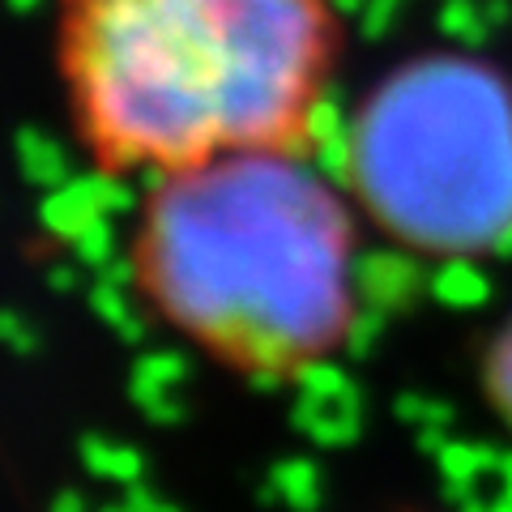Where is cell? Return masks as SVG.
<instances>
[{
  "instance_id": "1",
  "label": "cell",
  "mask_w": 512,
  "mask_h": 512,
  "mask_svg": "<svg viewBox=\"0 0 512 512\" xmlns=\"http://www.w3.org/2000/svg\"><path fill=\"white\" fill-rule=\"evenodd\" d=\"M333 0H56L73 146L124 180L252 150L308 154L342 56Z\"/></svg>"
},
{
  "instance_id": "2",
  "label": "cell",
  "mask_w": 512,
  "mask_h": 512,
  "mask_svg": "<svg viewBox=\"0 0 512 512\" xmlns=\"http://www.w3.org/2000/svg\"><path fill=\"white\" fill-rule=\"evenodd\" d=\"M128 278L154 320L218 367L291 380L355 325V218L295 150H252L150 180Z\"/></svg>"
},
{
  "instance_id": "3",
  "label": "cell",
  "mask_w": 512,
  "mask_h": 512,
  "mask_svg": "<svg viewBox=\"0 0 512 512\" xmlns=\"http://www.w3.org/2000/svg\"><path fill=\"white\" fill-rule=\"evenodd\" d=\"M350 188L376 227L427 256L512 244V86L491 64L423 56L355 111Z\"/></svg>"
},
{
  "instance_id": "4",
  "label": "cell",
  "mask_w": 512,
  "mask_h": 512,
  "mask_svg": "<svg viewBox=\"0 0 512 512\" xmlns=\"http://www.w3.org/2000/svg\"><path fill=\"white\" fill-rule=\"evenodd\" d=\"M487 397L512 431V320L500 329V338L487 355Z\"/></svg>"
}]
</instances>
